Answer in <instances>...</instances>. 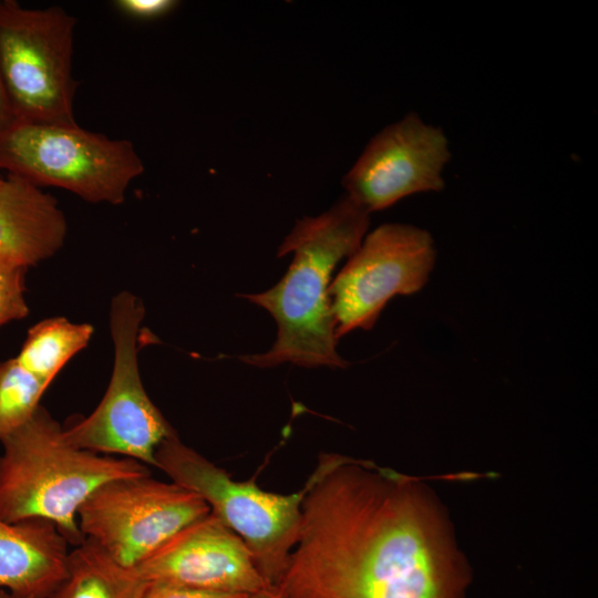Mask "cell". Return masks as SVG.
I'll list each match as a JSON object with an SVG mask.
<instances>
[{"instance_id": "1", "label": "cell", "mask_w": 598, "mask_h": 598, "mask_svg": "<svg viewBox=\"0 0 598 598\" xmlns=\"http://www.w3.org/2000/svg\"><path fill=\"white\" fill-rule=\"evenodd\" d=\"M306 487L280 598H465L471 569L415 478L324 453Z\"/></svg>"}, {"instance_id": "2", "label": "cell", "mask_w": 598, "mask_h": 598, "mask_svg": "<svg viewBox=\"0 0 598 598\" xmlns=\"http://www.w3.org/2000/svg\"><path fill=\"white\" fill-rule=\"evenodd\" d=\"M369 225L370 214L347 195L321 215L297 221L278 248V257L293 252L285 276L267 291L239 295L266 309L278 327L271 349L241 361L259 368L349 367L337 351L329 287L336 266L358 249Z\"/></svg>"}, {"instance_id": "3", "label": "cell", "mask_w": 598, "mask_h": 598, "mask_svg": "<svg viewBox=\"0 0 598 598\" xmlns=\"http://www.w3.org/2000/svg\"><path fill=\"white\" fill-rule=\"evenodd\" d=\"M0 444V518L48 520L72 547L84 540L78 514L96 488L151 473L140 462L73 445L42 405Z\"/></svg>"}, {"instance_id": "4", "label": "cell", "mask_w": 598, "mask_h": 598, "mask_svg": "<svg viewBox=\"0 0 598 598\" xmlns=\"http://www.w3.org/2000/svg\"><path fill=\"white\" fill-rule=\"evenodd\" d=\"M38 187H59L81 199L120 205L144 172L133 143L78 124L16 123L0 135V172Z\"/></svg>"}, {"instance_id": "5", "label": "cell", "mask_w": 598, "mask_h": 598, "mask_svg": "<svg viewBox=\"0 0 598 598\" xmlns=\"http://www.w3.org/2000/svg\"><path fill=\"white\" fill-rule=\"evenodd\" d=\"M156 468L196 493L248 548L266 580L276 587L297 544L305 486L292 494L261 489L254 480L238 482L174 435L155 453Z\"/></svg>"}, {"instance_id": "6", "label": "cell", "mask_w": 598, "mask_h": 598, "mask_svg": "<svg viewBox=\"0 0 598 598\" xmlns=\"http://www.w3.org/2000/svg\"><path fill=\"white\" fill-rule=\"evenodd\" d=\"M76 19L59 6L0 0V70L18 122L74 125Z\"/></svg>"}, {"instance_id": "7", "label": "cell", "mask_w": 598, "mask_h": 598, "mask_svg": "<svg viewBox=\"0 0 598 598\" xmlns=\"http://www.w3.org/2000/svg\"><path fill=\"white\" fill-rule=\"evenodd\" d=\"M144 315L142 301L128 291L112 299L110 330L114 363L107 389L92 413L72 417L63 430L75 446L156 467L157 447L177 433L142 383L138 338Z\"/></svg>"}, {"instance_id": "8", "label": "cell", "mask_w": 598, "mask_h": 598, "mask_svg": "<svg viewBox=\"0 0 598 598\" xmlns=\"http://www.w3.org/2000/svg\"><path fill=\"white\" fill-rule=\"evenodd\" d=\"M209 512L196 493L150 473L101 485L81 506L78 520L84 539L121 565L136 568Z\"/></svg>"}, {"instance_id": "9", "label": "cell", "mask_w": 598, "mask_h": 598, "mask_svg": "<svg viewBox=\"0 0 598 598\" xmlns=\"http://www.w3.org/2000/svg\"><path fill=\"white\" fill-rule=\"evenodd\" d=\"M435 257L431 234L413 225L384 224L367 235L329 287L337 339L372 329L393 297L420 291Z\"/></svg>"}, {"instance_id": "10", "label": "cell", "mask_w": 598, "mask_h": 598, "mask_svg": "<svg viewBox=\"0 0 598 598\" xmlns=\"http://www.w3.org/2000/svg\"><path fill=\"white\" fill-rule=\"evenodd\" d=\"M450 158L444 131L411 112L371 138L342 185L371 214L413 194L442 190Z\"/></svg>"}, {"instance_id": "11", "label": "cell", "mask_w": 598, "mask_h": 598, "mask_svg": "<svg viewBox=\"0 0 598 598\" xmlns=\"http://www.w3.org/2000/svg\"><path fill=\"white\" fill-rule=\"evenodd\" d=\"M135 569L146 581L218 592L249 595L271 587L240 537L212 512L177 533Z\"/></svg>"}, {"instance_id": "12", "label": "cell", "mask_w": 598, "mask_h": 598, "mask_svg": "<svg viewBox=\"0 0 598 598\" xmlns=\"http://www.w3.org/2000/svg\"><path fill=\"white\" fill-rule=\"evenodd\" d=\"M66 234L55 197L17 175H0L1 261L28 269L55 255Z\"/></svg>"}, {"instance_id": "13", "label": "cell", "mask_w": 598, "mask_h": 598, "mask_svg": "<svg viewBox=\"0 0 598 598\" xmlns=\"http://www.w3.org/2000/svg\"><path fill=\"white\" fill-rule=\"evenodd\" d=\"M70 544L43 519L0 518V590L25 598H45L63 580Z\"/></svg>"}, {"instance_id": "14", "label": "cell", "mask_w": 598, "mask_h": 598, "mask_svg": "<svg viewBox=\"0 0 598 598\" xmlns=\"http://www.w3.org/2000/svg\"><path fill=\"white\" fill-rule=\"evenodd\" d=\"M147 581L90 539L71 548L68 570L45 598H141Z\"/></svg>"}, {"instance_id": "15", "label": "cell", "mask_w": 598, "mask_h": 598, "mask_svg": "<svg viewBox=\"0 0 598 598\" xmlns=\"http://www.w3.org/2000/svg\"><path fill=\"white\" fill-rule=\"evenodd\" d=\"M94 328L64 317L47 318L28 330L16 357L27 371L48 388L63 367L91 340Z\"/></svg>"}, {"instance_id": "16", "label": "cell", "mask_w": 598, "mask_h": 598, "mask_svg": "<svg viewBox=\"0 0 598 598\" xmlns=\"http://www.w3.org/2000/svg\"><path fill=\"white\" fill-rule=\"evenodd\" d=\"M47 389L16 358L0 362V442L31 419Z\"/></svg>"}, {"instance_id": "17", "label": "cell", "mask_w": 598, "mask_h": 598, "mask_svg": "<svg viewBox=\"0 0 598 598\" xmlns=\"http://www.w3.org/2000/svg\"><path fill=\"white\" fill-rule=\"evenodd\" d=\"M27 268L0 260V327L29 313L25 301Z\"/></svg>"}, {"instance_id": "18", "label": "cell", "mask_w": 598, "mask_h": 598, "mask_svg": "<svg viewBox=\"0 0 598 598\" xmlns=\"http://www.w3.org/2000/svg\"><path fill=\"white\" fill-rule=\"evenodd\" d=\"M178 3L175 0H116L114 7L133 20L152 21L167 16Z\"/></svg>"}, {"instance_id": "19", "label": "cell", "mask_w": 598, "mask_h": 598, "mask_svg": "<svg viewBox=\"0 0 598 598\" xmlns=\"http://www.w3.org/2000/svg\"><path fill=\"white\" fill-rule=\"evenodd\" d=\"M246 594L203 590L163 581H147L141 598H246Z\"/></svg>"}, {"instance_id": "20", "label": "cell", "mask_w": 598, "mask_h": 598, "mask_svg": "<svg viewBox=\"0 0 598 598\" xmlns=\"http://www.w3.org/2000/svg\"><path fill=\"white\" fill-rule=\"evenodd\" d=\"M17 123L0 70V135Z\"/></svg>"}, {"instance_id": "21", "label": "cell", "mask_w": 598, "mask_h": 598, "mask_svg": "<svg viewBox=\"0 0 598 598\" xmlns=\"http://www.w3.org/2000/svg\"><path fill=\"white\" fill-rule=\"evenodd\" d=\"M246 598H280L275 587H267L254 594H249Z\"/></svg>"}, {"instance_id": "22", "label": "cell", "mask_w": 598, "mask_h": 598, "mask_svg": "<svg viewBox=\"0 0 598 598\" xmlns=\"http://www.w3.org/2000/svg\"><path fill=\"white\" fill-rule=\"evenodd\" d=\"M0 598H25L7 590H0Z\"/></svg>"}, {"instance_id": "23", "label": "cell", "mask_w": 598, "mask_h": 598, "mask_svg": "<svg viewBox=\"0 0 598 598\" xmlns=\"http://www.w3.org/2000/svg\"><path fill=\"white\" fill-rule=\"evenodd\" d=\"M0 175H2L1 172H0Z\"/></svg>"}]
</instances>
